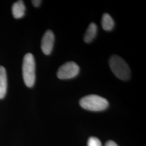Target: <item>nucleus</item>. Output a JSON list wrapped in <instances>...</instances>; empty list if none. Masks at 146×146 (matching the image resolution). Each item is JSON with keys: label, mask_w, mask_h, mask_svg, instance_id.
<instances>
[{"label": "nucleus", "mask_w": 146, "mask_h": 146, "mask_svg": "<svg viewBox=\"0 0 146 146\" xmlns=\"http://www.w3.org/2000/svg\"><path fill=\"white\" fill-rule=\"evenodd\" d=\"M110 68L118 78L127 81L131 78L130 68L125 61L117 55H112L109 60Z\"/></svg>", "instance_id": "obj_1"}, {"label": "nucleus", "mask_w": 146, "mask_h": 146, "mask_svg": "<svg viewBox=\"0 0 146 146\" xmlns=\"http://www.w3.org/2000/svg\"><path fill=\"white\" fill-rule=\"evenodd\" d=\"M80 104L84 110L100 111L106 110L109 106L107 100L97 95H89L80 100Z\"/></svg>", "instance_id": "obj_2"}, {"label": "nucleus", "mask_w": 146, "mask_h": 146, "mask_svg": "<svg viewBox=\"0 0 146 146\" xmlns=\"http://www.w3.org/2000/svg\"><path fill=\"white\" fill-rule=\"evenodd\" d=\"M22 74L24 82L28 87L31 88L35 82V61L31 53H27L23 58Z\"/></svg>", "instance_id": "obj_3"}, {"label": "nucleus", "mask_w": 146, "mask_h": 146, "mask_svg": "<svg viewBox=\"0 0 146 146\" xmlns=\"http://www.w3.org/2000/svg\"><path fill=\"white\" fill-rule=\"evenodd\" d=\"M80 72V67L76 63L69 61L64 63L57 72V76L61 80H68L74 78Z\"/></svg>", "instance_id": "obj_4"}, {"label": "nucleus", "mask_w": 146, "mask_h": 146, "mask_svg": "<svg viewBox=\"0 0 146 146\" xmlns=\"http://www.w3.org/2000/svg\"><path fill=\"white\" fill-rule=\"evenodd\" d=\"M55 41L54 33L50 30L46 31L41 41V49L45 55H49L52 52Z\"/></svg>", "instance_id": "obj_5"}, {"label": "nucleus", "mask_w": 146, "mask_h": 146, "mask_svg": "<svg viewBox=\"0 0 146 146\" xmlns=\"http://www.w3.org/2000/svg\"><path fill=\"white\" fill-rule=\"evenodd\" d=\"M7 86V75L5 68L0 66V99H2L5 97Z\"/></svg>", "instance_id": "obj_6"}, {"label": "nucleus", "mask_w": 146, "mask_h": 146, "mask_svg": "<svg viewBox=\"0 0 146 146\" xmlns=\"http://www.w3.org/2000/svg\"><path fill=\"white\" fill-rule=\"evenodd\" d=\"M26 7L23 1H18L15 2L12 7V14L17 19H21L25 15Z\"/></svg>", "instance_id": "obj_7"}, {"label": "nucleus", "mask_w": 146, "mask_h": 146, "mask_svg": "<svg viewBox=\"0 0 146 146\" xmlns=\"http://www.w3.org/2000/svg\"><path fill=\"white\" fill-rule=\"evenodd\" d=\"M98 27L95 23H91L89 26L84 36V41L87 43L92 42L96 36Z\"/></svg>", "instance_id": "obj_8"}, {"label": "nucleus", "mask_w": 146, "mask_h": 146, "mask_svg": "<svg viewBox=\"0 0 146 146\" xmlns=\"http://www.w3.org/2000/svg\"><path fill=\"white\" fill-rule=\"evenodd\" d=\"M101 25L104 31H111L114 27L115 22L110 14L104 13L102 17Z\"/></svg>", "instance_id": "obj_9"}, {"label": "nucleus", "mask_w": 146, "mask_h": 146, "mask_svg": "<svg viewBox=\"0 0 146 146\" xmlns=\"http://www.w3.org/2000/svg\"><path fill=\"white\" fill-rule=\"evenodd\" d=\"M88 146H102V144L97 137H90L88 141Z\"/></svg>", "instance_id": "obj_10"}, {"label": "nucleus", "mask_w": 146, "mask_h": 146, "mask_svg": "<svg viewBox=\"0 0 146 146\" xmlns=\"http://www.w3.org/2000/svg\"><path fill=\"white\" fill-rule=\"evenodd\" d=\"M31 2L34 7H38L40 5H41L42 1H41V0H33V1H31Z\"/></svg>", "instance_id": "obj_11"}, {"label": "nucleus", "mask_w": 146, "mask_h": 146, "mask_svg": "<svg viewBox=\"0 0 146 146\" xmlns=\"http://www.w3.org/2000/svg\"><path fill=\"white\" fill-rule=\"evenodd\" d=\"M119 146L115 142L113 141H108L106 144V146Z\"/></svg>", "instance_id": "obj_12"}]
</instances>
